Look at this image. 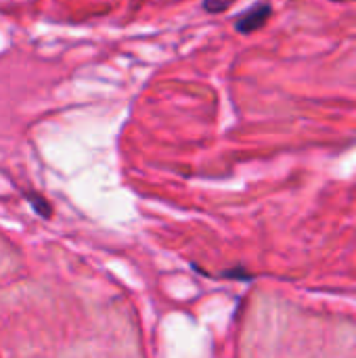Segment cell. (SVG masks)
Returning <instances> with one entry per match:
<instances>
[{
    "instance_id": "1",
    "label": "cell",
    "mask_w": 356,
    "mask_h": 358,
    "mask_svg": "<svg viewBox=\"0 0 356 358\" xmlns=\"http://www.w3.org/2000/svg\"><path fill=\"white\" fill-rule=\"evenodd\" d=\"M269 17H271V6L269 4H256L252 10L241 15V19L237 21V29L241 34H250L254 29H260L269 21Z\"/></svg>"
},
{
    "instance_id": "2",
    "label": "cell",
    "mask_w": 356,
    "mask_h": 358,
    "mask_svg": "<svg viewBox=\"0 0 356 358\" xmlns=\"http://www.w3.org/2000/svg\"><path fill=\"white\" fill-rule=\"evenodd\" d=\"M233 4V0H206L204 6L208 13H220V10H227L229 6Z\"/></svg>"
},
{
    "instance_id": "3",
    "label": "cell",
    "mask_w": 356,
    "mask_h": 358,
    "mask_svg": "<svg viewBox=\"0 0 356 358\" xmlns=\"http://www.w3.org/2000/svg\"><path fill=\"white\" fill-rule=\"evenodd\" d=\"M29 199H31V206H34L42 216H48V206H46V203H42V199H40L38 195H36V197H34V195H29Z\"/></svg>"
}]
</instances>
